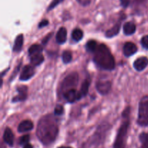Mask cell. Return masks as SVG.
Returning <instances> with one entry per match:
<instances>
[{"instance_id":"8","label":"cell","mask_w":148,"mask_h":148,"mask_svg":"<svg viewBox=\"0 0 148 148\" xmlns=\"http://www.w3.org/2000/svg\"><path fill=\"white\" fill-rule=\"evenodd\" d=\"M18 95H16L12 99V102H20L23 101L27 98V88L26 86H20L17 88Z\"/></svg>"},{"instance_id":"30","label":"cell","mask_w":148,"mask_h":148,"mask_svg":"<svg viewBox=\"0 0 148 148\" xmlns=\"http://www.w3.org/2000/svg\"><path fill=\"white\" fill-rule=\"evenodd\" d=\"M48 25H49V21H48L47 20H42L40 23H39L38 27L39 28H41V27H43L44 26Z\"/></svg>"},{"instance_id":"12","label":"cell","mask_w":148,"mask_h":148,"mask_svg":"<svg viewBox=\"0 0 148 148\" xmlns=\"http://www.w3.org/2000/svg\"><path fill=\"white\" fill-rule=\"evenodd\" d=\"M3 140L6 144H7L10 147H12L13 144H14V136L12 131L8 127L4 130V134H3Z\"/></svg>"},{"instance_id":"6","label":"cell","mask_w":148,"mask_h":148,"mask_svg":"<svg viewBox=\"0 0 148 148\" xmlns=\"http://www.w3.org/2000/svg\"><path fill=\"white\" fill-rule=\"evenodd\" d=\"M111 88V82L109 80L98 81L96 83V89L101 95H106Z\"/></svg>"},{"instance_id":"31","label":"cell","mask_w":148,"mask_h":148,"mask_svg":"<svg viewBox=\"0 0 148 148\" xmlns=\"http://www.w3.org/2000/svg\"><path fill=\"white\" fill-rule=\"evenodd\" d=\"M121 6L123 7H127L130 3V0H120Z\"/></svg>"},{"instance_id":"20","label":"cell","mask_w":148,"mask_h":148,"mask_svg":"<svg viewBox=\"0 0 148 148\" xmlns=\"http://www.w3.org/2000/svg\"><path fill=\"white\" fill-rule=\"evenodd\" d=\"M120 30V25L117 24L116 25H114V27L111 29H109V30H107L106 32V36L107 38H113L114 36H117Z\"/></svg>"},{"instance_id":"28","label":"cell","mask_w":148,"mask_h":148,"mask_svg":"<svg viewBox=\"0 0 148 148\" xmlns=\"http://www.w3.org/2000/svg\"><path fill=\"white\" fill-rule=\"evenodd\" d=\"M141 43L143 47L148 49V36H145L144 37H143L141 40Z\"/></svg>"},{"instance_id":"11","label":"cell","mask_w":148,"mask_h":148,"mask_svg":"<svg viewBox=\"0 0 148 148\" xmlns=\"http://www.w3.org/2000/svg\"><path fill=\"white\" fill-rule=\"evenodd\" d=\"M63 95L64 99L69 103H74L75 101L78 100V92H77L75 88L66 91L64 92Z\"/></svg>"},{"instance_id":"5","label":"cell","mask_w":148,"mask_h":148,"mask_svg":"<svg viewBox=\"0 0 148 148\" xmlns=\"http://www.w3.org/2000/svg\"><path fill=\"white\" fill-rule=\"evenodd\" d=\"M78 79H79V77H78L77 73L73 72L72 74H69L64 79L62 87H61V91H62L64 93L69 90L75 88L78 84Z\"/></svg>"},{"instance_id":"26","label":"cell","mask_w":148,"mask_h":148,"mask_svg":"<svg viewBox=\"0 0 148 148\" xmlns=\"http://www.w3.org/2000/svg\"><path fill=\"white\" fill-rule=\"evenodd\" d=\"M63 1L64 0H53V1H52V2L50 4V5L49 6V7H48L47 10L48 11H50V10H53L54 7H56L58 4H59L60 3H62Z\"/></svg>"},{"instance_id":"27","label":"cell","mask_w":148,"mask_h":148,"mask_svg":"<svg viewBox=\"0 0 148 148\" xmlns=\"http://www.w3.org/2000/svg\"><path fill=\"white\" fill-rule=\"evenodd\" d=\"M64 112V108L62 105H57L55 107L54 114L55 115H62Z\"/></svg>"},{"instance_id":"13","label":"cell","mask_w":148,"mask_h":148,"mask_svg":"<svg viewBox=\"0 0 148 148\" xmlns=\"http://www.w3.org/2000/svg\"><path fill=\"white\" fill-rule=\"evenodd\" d=\"M33 129V123L30 120H25L23 121L18 126V130L19 132L23 133L26 132H29Z\"/></svg>"},{"instance_id":"2","label":"cell","mask_w":148,"mask_h":148,"mask_svg":"<svg viewBox=\"0 0 148 148\" xmlns=\"http://www.w3.org/2000/svg\"><path fill=\"white\" fill-rule=\"evenodd\" d=\"M93 53V61L98 67L105 70H113L115 68V59L106 45L98 46Z\"/></svg>"},{"instance_id":"21","label":"cell","mask_w":148,"mask_h":148,"mask_svg":"<svg viewBox=\"0 0 148 148\" xmlns=\"http://www.w3.org/2000/svg\"><path fill=\"white\" fill-rule=\"evenodd\" d=\"M72 37L74 40L78 42L79 40H82V37H83V32L82 30L79 28H76L72 31Z\"/></svg>"},{"instance_id":"25","label":"cell","mask_w":148,"mask_h":148,"mask_svg":"<svg viewBox=\"0 0 148 148\" xmlns=\"http://www.w3.org/2000/svg\"><path fill=\"white\" fill-rule=\"evenodd\" d=\"M29 140H30V135L26 134V135H24L20 137V140H19V144L20 145H25L27 144Z\"/></svg>"},{"instance_id":"19","label":"cell","mask_w":148,"mask_h":148,"mask_svg":"<svg viewBox=\"0 0 148 148\" xmlns=\"http://www.w3.org/2000/svg\"><path fill=\"white\" fill-rule=\"evenodd\" d=\"M43 51V47L39 44H33L28 49V53L30 56L33 55L38 54V53H40Z\"/></svg>"},{"instance_id":"22","label":"cell","mask_w":148,"mask_h":148,"mask_svg":"<svg viewBox=\"0 0 148 148\" xmlns=\"http://www.w3.org/2000/svg\"><path fill=\"white\" fill-rule=\"evenodd\" d=\"M139 138L141 143V146L140 148H148V134L142 133Z\"/></svg>"},{"instance_id":"32","label":"cell","mask_w":148,"mask_h":148,"mask_svg":"<svg viewBox=\"0 0 148 148\" xmlns=\"http://www.w3.org/2000/svg\"><path fill=\"white\" fill-rule=\"evenodd\" d=\"M23 148H33V147L30 144H27V145H24Z\"/></svg>"},{"instance_id":"9","label":"cell","mask_w":148,"mask_h":148,"mask_svg":"<svg viewBox=\"0 0 148 148\" xmlns=\"http://www.w3.org/2000/svg\"><path fill=\"white\" fill-rule=\"evenodd\" d=\"M123 51H124V54L127 57H130L137 51V47L134 43L132 42H127L123 47Z\"/></svg>"},{"instance_id":"33","label":"cell","mask_w":148,"mask_h":148,"mask_svg":"<svg viewBox=\"0 0 148 148\" xmlns=\"http://www.w3.org/2000/svg\"><path fill=\"white\" fill-rule=\"evenodd\" d=\"M58 148H72V147H64V146H62V147H59Z\"/></svg>"},{"instance_id":"15","label":"cell","mask_w":148,"mask_h":148,"mask_svg":"<svg viewBox=\"0 0 148 148\" xmlns=\"http://www.w3.org/2000/svg\"><path fill=\"white\" fill-rule=\"evenodd\" d=\"M90 85V79H85V80L82 82V87L80 88V91L78 92V100L81 99L82 97L85 96L88 94V90H89V87Z\"/></svg>"},{"instance_id":"10","label":"cell","mask_w":148,"mask_h":148,"mask_svg":"<svg viewBox=\"0 0 148 148\" xmlns=\"http://www.w3.org/2000/svg\"><path fill=\"white\" fill-rule=\"evenodd\" d=\"M148 65V59L145 56H143L139 59H136L134 62V67L136 70L139 71H143L147 67Z\"/></svg>"},{"instance_id":"7","label":"cell","mask_w":148,"mask_h":148,"mask_svg":"<svg viewBox=\"0 0 148 148\" xmlns=\"http://www.w3.org/2000/svg\"><path fill=\"white\" fill-rule=\"evenodd\" d=\"M35 75V69L33 66L26 65L23 67V71L20 76V79L22 81H25L30 79Z\"/></svg>"},{"instance_id":"24","label":"cell","mask_w":148,"mask_h":148,"mask_svg":"<svg viewBox=\"0 0 148 148\" xmlns=\"http://www.w3.org/2000/svg\"><path fill=\"white\" fill-rule=\"evenodd\" d=\"M86 47H87V49H88L89 51L94 52L95 50H96L97 47H98V43H97V42L95 41V40H89V41L87 43Z\"/></svg>"},{"instance_id":"23","label":"cell","mask_w":148,"mask_h":148,"mask_svg":"<svg viewBox=\"0 0 148 148\" xmlns=\"http://www.w3.org/2000/svg\"><path fill=\"white\" fill-rule=\"evenodd\" d=\"M72 53L69 51H65L63 53H62V61L64 64H68L72 61Z\"/></svg>"},{"instance_id":"18","label":"cell","mask_w":148,"mask_h":148,"mask_svg":"<svg viewBox=\"0 0 148 148\" xmlns=\"http://www.w3.org/2000/svg\"><path fill=\"white\" fill-rule=\"evenodd\" d=\"M23 45V35L20 34L16 37L14 44L13 46V51L14 52H19L21 51Z\"/></svg>"},{"instance_id":"34","label":"cell","mask_w":148,"mask_h":148,"mask_svg":"<svg viewBox=\"0 0 148 148\" xmlns=\"http://www.w3.org/2000/svg\"><path fill=\"white\" fill-rule=\"evenodd\" d=\"M1 148H4V147H3V146H2V147H1Z\"/></svg>"},{"instance_id":"16","label":"cell","mask_w":148,"mask_h":148,"mask_svg":"<svg viewBox=\"0 0 148 148\" xmlns=\"http://www.w3.org/2000/svg\"><path fill=\"white\" fill-rule=\"evenodd\" d=\"M123 30H124V34L127 36H131V35L134 34L136 31V25L134 23H132V22H128L126 23L124 25L123 27Z\"/></svg>"},{"instance_id":"14","label":"cell","mask_w":148,"mask_h":148,"mask_svg":"<svg viewBox=\"0 0 148 148\" xmlns=\"http://www.w3.org/2000/svg\"><path fill=\"white\" fill-rule=\"evenodd\" d=\"M66 37H67V31H66V29L64 27H60L59 30H58L56 36L57 43H59V44H62V43H65L66 40Z\"/></svg>"},{"instance_id":"4","label":"cell","mask_w":148,"mask_h":148,"mask_svg":"<svg viewBox=\"0 0 148 148\" xmlns=\"http://www.w3.org/2000/svg\"><path fill=\"white\" fill-rule=\"evenodd\" d=\"M137 124L142 127L148 126V95L143 97L139 104Z\"/></svg>"},{"instance_id":"1","label":"cell","mask_w":148,"mask_h":148,"mask_svg":"<svg viewBox=\"0 0 148 148\" xmlns=\"http://www.w3.org/2000/svg\"><path fill=\"white\" fill-rule=\"evenodd\" d=\"M59 134V126L56 119L49 114L42 117L38 121L36 134L44 145H49L56 140Z\"/></svg>"},{"instance_id":"3","label":"cell","mask_w":148,"mask_h":148,"mask_svg":"<svg viewBox=\"0 0 148 148\" xmlns=\"http://www.w3.org/2000/svg\"><path fill=\"white\" fill-rule=\"evenodd\" d=\"M130 108H127V109L123 113V117H124L125 119L119 129L113 148H126L127 133L130 127Z\"/></svg>"},{"instance_id":"29","label":"cell","mask_w":148,"mask_h":148,"mask_svg":"<svg viewBox=\"0 0 148 148\" xmlns=\"http://www.w3.org/2000/svg\"><path fill=\"white\" fill-rule=\"evenodd\" d=\"M52 35H53V33H50L49 35H48L47 36H46V37L44 38V39H43V41H42V43H43V45H46V43H48V41H49V39L51 38V37L52 36Z\"/></svg>"},{"instance_id":"17","label":"cell","mask_w":148,"mask_h":148,"mask_svg":"<svg viewBox=\"0 0 148 148\" xmlns=\"http://www.w3.org/2000/svg\"><path fill=\"white\" fill-rule=\"evenodd\" d=\"M44 61V57L42 53L30 56V62L33 66H39Z\"/></svg>"}]
</instances>
